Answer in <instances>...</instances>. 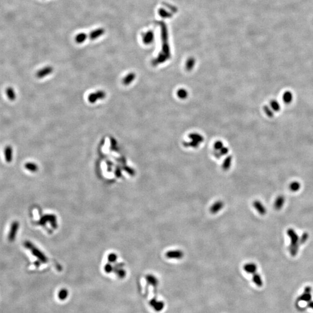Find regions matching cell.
Instances as JSON below:
<instances>
[{"label": "cell", "instance_id": "obj_7", "mask_svg": "<svg viewBox=\"0 0 313 313\" xmlns=\"http://www.w3.org/2000/svg\"><path fill=\"white\" fill-rule=\"evenodd\" d=\"M105 33V30L103 28H98L92 30L89 34L88 37L91 40H95L103 36Z\"/></svg>", "mask_w": 313, "mask_h": 313}, {"label": "cell", "instance_id": "obj_16", "mask_svg": "<svg viewBox=\"0 0 313 313\" xmlns=\"http://www.w3.org/2000/svg\"><path fill=\"white\" fill-rule=\"evenodd\" d=\"M252 281L254 283V284L256 286H259V287L262 286L263 285V282L262 277L257 273H256L253 274Z\"/></svg>", "mask_w": 313, "mask_h": 313}, {"label": "cell", "instance_id": "obj_8", "mask_svg": "<svg viewBox=\"0 0 313 313\" xmlns=\"http://www.w3.org/2000/svg\"><path fill=\"white\" fill-rule=\"evenodd\" d=\"M52 71H53V69L51 66L45 67L37 72L36 74L37 77L38 78H44L45 77L47 76L48 75L50 74L52 72Z\"/></svg>", "mask_w": 313, "mask_h": 313}, {"label": "cell", "instance_id": "obj_6", "mask_svg": "<svg viewBox=\"0 0 313 313\" xmlns=\"http://www.w3.org/2000/svg\"><path fill=\"white\" fill-rule=\"evenodd\" d=\"M225 204L222 201H217L212 205L209 208V212L212 214H216L220 211L224 207Z\"/></svg>", "mask_w": 313, "mask_h": 313}, {"label": "cell", "instance_id": "obj_28", "mask_svg": "<svg viewBox=\"0 0 313 313\" xmlns=\"http://www.w3.org/2000/svg\"><path fill=\"white\" fill-rule=\"evenodd\" d=\"M307 306L309 307V308H311V309L313 310V301L312 300H310V302H308V305Z\"/></svg>", "mask_w": 313, "mask_h": 313}, {"label": "cell", "instance_id": "obj_9", "mask_svg": "<svg viewBox=\"0 0 313 313\" xmlns=\"http://www.w3.org/2000/svg\"><path fill=\"white\" fill-rule=\"evenodd\" d=\"M243 269L246 273H247L248 274L253 275L254 274L256 273L257 267V265L254 263H247L244 266Z\"/></svg>", "mask_w": 313, "mask_h": 313}, {"label": "cell", "instance_id": "obj_4", "mask_svg": "<svg viewBox=\"0 0 313 313\" xmlns=\"http://www.w3.org/2000/svg\"><path fill=\"white\" fill-rule=\"evenodd\" d=\"M19 227V223L18 222L15 221L12 223L9 233L8 235V240L10 242H13L15 240Z\"/></svg>", "mask_w": 313, "mask_h": 313}, {"label": "cell", "instance_id": "obj_21", "mask_svg": "<svg viewBox=\"0 0 313 313\" xmlns=\"http://www.w3.org/2000/svg\"><path fill=\"white\" fill-rule=\"evenodd\" d=\"M300 187H301L300 183L297 181L292 182L291 183L289 184V189L293 192L298 191L300 189Z\"/></svg>", "mask_w": 313, "mask_h": 313}, {"label": "cell", "instance_id": "obj_17", "mask_svg": "<svg viewBox=\"0 0 313 313\" xmlns=\"http://www.w3.org/2000/svg\"><path fill=\"white\" fill-rule=\"evenodd\" d=\"M6 94L7 95L8 98L11 101H14L16 98L15 91L12 87H9L6 89Z\"/></svg>", "mask_w": 313, "mask_h": 313}, {"label": "cell", "instance_id": "obj_3", "mask_svg": "<svg viewBox=\"0 0 313 313\" xmlns=\"http://www.w3.org/2000/svg\"><path fill=\"white\" fill-rule=\"evenodd\" d=\"M184 252L180 249L169 251L165 254L166 257L170 259H181L184 257Z\"/></svg>", "mask_w": 313, "mask_h": 313}, {"label": "cell", "instance_id": "obj_13", "mask_svg": "<svg viewBox=\"0 0 313 313\" xmlns=\"http://www.w3.org/2000/svg\"><path fill=\"white\" fill-rule=\"evenodd\" d=\"M285 200L283 196H279L277 197L274 202V208L276 210H280L284 206Z\"/></svg>", "mask_w": 313, "mask_h": 313}, {"label": "cell", "instance_id": "obj_11", "mask_svg": "<svg viewBox=\"0 0 313 313\" xmlns=\"http://www.w3.org/2000/svg\"><path fill=\"white\" fill-rule=\"evenodd\" d=\"M4 155L5 160L8 163L12 162L13 159V149L11 146H7L4 150Z\"/></svg>", "mask_w": 313, "mask_h": 313}, {"label": "cell", "instance_id": "obj_14", "mask_svg": "<svg viewBox=\"0 0 313 313\" xmlns=\"http://www.w3.org/2000/svg\"><path fill=\"white\" fill-rule=\"evenodd\" d=\"M146 279L148 284L151 285L154 287L156 288L158 285V280L157 278L155 277L153 275H152V274L147 275L146 276Z\"/></svg>", "mask_w": 313, "mask_h": 313}, {"label": "cell", "instance_id": "obj_26", "mask_svg": "<svg viewBox=\"0 0 313 313\" xmlns=\"http://www.w3.org/2000/svg\"><path fill=\"white\" fill-rule=\"evenodd\" d=\"M264 110L266 113L267 114V115L268 116L270 117H273V116H274L273 111L270 109L268 106H264Z\"/></svg>", "mask_w": 313, "mask_h": 313}, {"label": "cell", "instance_id": "obj_18", "mask_svg": "<svg viewBox=\"0 0 313 313\" xmlns=\"http://www.w3.org/2000/svg\"><path fill=\"white\" fill-rule=\"evenodd\" d=\"M283 99L285 103L289 104L291 103L293 99V95L291 91H286L285 92L283 96Z\"/></svg>", "mask_w": 313, "mask_h": 313}, {"label": "cell", "instance_id": "obj_1", "mask_svg": "<svg viewBox=\"0 0 313 313\" xmlns=\"http://www.w3.org/2000/svg\"><path fill=\"white\" fill-rule=\"evenodd\" d=\"M287 234L291 240V244L289 248V252L292 256H295L298 252L300 238L293 228H289L287 230Z\"/></svg>", "mask_w": 313, "mask_h": 313}, {"label": "cell", "instance_id": "obj_5", "mask_svg": "<svg viewBox=\"0 0 313 313\" xmlns=\"http://www.w3.org/2000/svg\"><path fill=\"white\" fill-rule=\"evenodd\" d=\"M311 286H306L305 288L304 292L298 298L299 301H303L308 302L311 300Z\"/></svg>", "mask_w": 313, "mask_h": 313}, {"label": "cell", "instance_id": "obj_20", "mask_svg": "<svg viewBox=\"0 0 313 313\" xmlns=\"http://www.w3.org/2000/svg\"><path fill=\"white\" fill-rule=\"evenodd\" d=\"M24 167H25L26 169H27V170H29V171L32 172H36L38 169V166L37 165V164L33 163V162H27V163H26L24 165Z\"/></svg>", "mask_w": 313, "mask_h": 313}, {"label": "cell", "instance_id": "obj_23", "mask_svg": "<svg viewBox=\"0 0 313 313\" xmlns=\"http://www.w3.org/2000/svg\"><path fill=\"white\" fill-rule=\"evenodd\" d=\"M58 296L60 300H64L67 299L68 296V291L66 289H62L59 292Z\"/></svg>", "mask_w": 313, "mask_h": 313}, {"label": "cell", "instance_id": "obj_25", "mask_svg": "<svg viewBox=\"0 0 313 313\" xmlns=\"http://www.w3.org/2000/svg\"><path fill=\"white\" fill-rule=\"evenodd\" d=\"M308 238V234L307 233H304L302 237L300 238V244H304Z\"/></svg>", "mask_w": 313, "mask_h": 313}, {"label": "cell", "instance_id": "obj_19", "mask_svg": "<svg viewBox=\"0 0 313 313\" xmlns=\"http://www.w3.org/2000/svg\"><path fill=\"white\" fill-rule=\"evenodd\" d=\"M31 250L32 251L33 254L34 255V256H36L38 259H40V260H41L43 262H46V259H45V256L43 255V254L38 249H37V248L34 247V246Z\"/></svg>", "mask_w": 313, "mask_h": 313}, {"label": "cell", "instance_id": "obj_22", "mask_svg": "<svg viewBox=\"0 0 313 313\" xmlns=\"http://www.w3.org/2000/svg\"><path fill=\"white\" fill-rule=\"evenodd\" d=\"M270 106H271V107L272 108V109L274 110L276 112L279 111L281 109V107H280L279 103L276 100H273L271 101Z\"/></svg>", "mask_w": 313, "mask_h": 313}, {"label": "cell", "instance_id": "obj_27", "mask_svg": "<svg viewBox=\"0 0 313 313\" xmlns=\"http://www.w3.org/2000/svg\"><path fill=\"white\" fill-rule=\"evenodd\" d=\"M151 39H152V34L150 33H147V34L144 38V41L145 43L147 44L150 42Z\"/></svg>", "mask_w": 313, "mask_h": 313}, {"label": "cell", "instance_id": "obj_12", "mask_svg": "<svg viewBox=\"0 0 313 313\" xmlns=\"http://www.w3.org/2000/svg\"><path fill=\"white\" fill-rule=\"evenodd\" d=\"M104 96H105L104 92H103L102 91H99L94 94H92L89 95L88 97V99H89V102H91V103H94L97 100L103 98Z\"/></svg>", "mask_w": 313, "mask_h": 313}, {"label": "cell", "instance_id": "obj_15", "mask_svg": "<svg viewBox=\"0 0 313 313\" xmlns=\"http://www.w3.org/2000/svg\"><path fill=\"white\" fill-rule=\"evenodd\" d=\"M88 35L85 33H80L75 37V41L77 44H82L87 39Z\"/></svg>", "mask_w": 313, "mask_h": 313}, {"label": "cell", "instance_id": "obj_10", "mask_svg": "<svg viewBox=\"0 0 313 313\" xmlns=\"http://www.w3.org/2000/svg\"><path fill=\"white\" fill-rule=\"evenodd\" d=\"M253 205H254L255 209L258 212V213L260 215H265L266 214L267 210H266L265 206H264V205L260 201L256 200L254 202Z\"/></svg>", "mask_w": 313, "mask_h": 313}, {"label": "cell", "instance_id": "obj_2", "mask_svg": "<svg viewBox=\"0 0 313 313\" xmlns=\"http://www.w3.org/2000/svg\"><path fill=\"white\" fill-rule=\"evenodd\" d=\"M149 305L155 311L158 313L162 311L164 309L165 306L164 301L158 300L156 298L151 299L149 302Z\"/></svg>", "mask_w": 313, "mask_h": 313}, {"label": "cell", "instance_id": "obj_24", "mask_svg": "<svg viewBox=\"0 0 313 313\" xmlns=\"http://www.w3.org/2000/svg\"><path fill=\"white\" fill-rule=\"evenodd\" d=\"M134 78V75L133 74H129L128 75H127L125 78H124V84L125 85H128L132 81V80H133Z\"/></svg>", "mask_w": 313, "mask_h": 313}]
</instances>
